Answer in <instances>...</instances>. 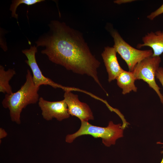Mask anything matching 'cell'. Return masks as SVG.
<instances>
[{
    "label": "cell",
    "instance_id": "9c48e42d",
    "mask_svg": "<svg viewBox=\"0 0 163 163\" xmlns=\"http://www.w3.org/2000/svg\"><path fill=\"white\" fill-rule=\"evenodd\" d=\"M117 52L113 47H105L101 53L104 65L108 75V81L110 82L116 79L124 70L118 61Z\"/></svg>",
    "mask_w": 163,
    "mask_h": 163
},
{
    "label": "cell",
    "instance_id": "e0dca14e",
    "mask_svg": "<svg viewBox=\"0 0 163 163\" xmlns=\"http://www.w3.org/2000/svg\"><path fill=\"white\" fill-rule=\"evenodd\" d=\"M7 136V133L2 128H0V139L5 138Z\"/></svg>",
    "mask_w": 163,
    "mask_h": 163
},
{
    "label": "cell",
    "instance_id": "7c38bea8",
    "mask_svg": "<svg viewBox=\"0 0 163 163\" xmlns=\"http://www.w3.org/2000/svg\"><path fill=\"white\" fill-rule=\"evenodd\" d=\"M16 74L15 70L9 69L7 71L4 66H0V92L6 94H10L13 92L9 81Z\"/></svg>",
    "mask_w": 163,
    "mask_h": 163
},
{
    "label": "cell",
    "instance_id": "52a82bcc",
    "mask_svg": "<svg viewBox=\"0 0 163 163\" xmlns=\"http://www.w3.org/2000/svg\"><path fill=\"white\" fill-rule=\"evenodd\" d=\"M43 118L46 121L56 118L59 121L69 118L70 116L67 105L63 99L56 101H50L40 97L38 102Z\"/></svg>",
    "mask_w": 163,
    "mask_h": 163
},
{
    "label": "cell",
    "instance_id": "ac0fdd59",
    "mask_svg": "<svg viewBox=\"0 0 163 163\" xmlns=\"http://www.w3.org/2000/svg\"><path fill=\"white\" fill-rule=\"evenodd\" d=\"M157 143L163 144V142H157ZM161 153H162V154H163V150L161 152ZM160 163H163V156L162 158L161 162H160Z\"/></svg>",
    "mask_w": 163,
    "mask_h": 163
},
{
    "label": "cell",
    "instance_id": "4fadbf2b",
    "mask_svg": "<svg viewBox=\"0 0 163 163\" xmlns=\"http://www.w3.org/2000/svg\"><path fill=\"white\" fill-rule=\"evenodd\" d=\"M44 0H13L10 5V10L11 12V16L18 19V15L16 13L18 7L21 4H25L28 5L44 1Z\"/></svg>",
    "mask_w": 163,
    "mask_h": 163
},
{
    "label": "cell",
    "instance_id": "6da1fadb",
    "mask_svg": "<svg viewBox=\"0 0 163 163\" xmlns=\"http://www.w3.org/2000/svg\"><path fill=\"white\" fill-rule=\"evenodd\" d=\"M48 26V31L35 42L37 47H44L41 53L67 70L91 77L103 89L97 75L100 62L91 53L81 33L58 20L51 21Z\"/></svg>",
    "mask_w": 163,
    "mask_h": 163
},
{
    "label": "cell",
    "instance_id": "5b68a950",
    "mask_svg": "<svg viewBox=\"0 0 163 163\" xmlns=\"http://www.w3.org/2000/svg\"><path fill=\"white\" fill-rule=\"evenodd\" d=\"M161 62L160 56H152L138 63L132 72L136 80H143L155 91L163 104V95L160 91L161 88L155 80L156 74Z\"/></svg>",
    "mask_w": 163,
    "mask_h": 163
},
{
    "label": "cell",
    "instance_id": "8fae6325",
    "mask_svg": "<svg viewBox=\"0 0 163 163\" xmlns=\"http://www.w3.org/2000/svg\"><path fill=\"white\" fill-rule=\"evenodd\" d=\"M116 79L117 85L122 90L123 94H128L132 91H137V88L135 84L136 80L132 72L123 70Z\"/></svg>",
    "mask_w": 163,
    "mask_h": 163
},
{
    "label": "cell",
    "instance_id": "277c9868",
    "mask_svg": "<svg viewBox=\"0 0 163 163\" xmlns=\"http://www.w3.org/2000/svg\"><path fill=\"white\" fill-rule=\"evenodd\" d=\"M110 33L114 42L113 47L126 63L129 71L132 72L138 63L153 55L152 49L140 50L131 46L117 30H112Z\"/></svg>",
    "mask_w": 163,
    "mask_h": 163
},
{
    "label": "cell",
    "instance_id": "9a60e30c",
    "mask_svg": "<svg viewBox=\"0 0 163 163\" xmlns=\"http://www.w3.org/2000/svg\"><path fill=\"white\" fill-rule=\"evenodd\" d=\"M156 78L158 80L163 87V67H159L156 74Z\"/></svg>",
    "mask_w": 163,
    "mask_h": 163
},
{
    "label": "cell",
    "instance_id": "ba28073f",
    "mask_svg": "<svg viewBox=\"0 0 163 163\" xmlns=\"http://www.w3.org/2000/svg\"><path fill=\"white\" fill-rule=\"evenodd\" d=\"M64 97L70 115L77 117L81 121L88 122L94 120L93 113L89 106L81 102L77 95L67 90L65 91Z\"/></svg>",
    "mask_w": 163,
    "mask_h": 163
},
{
    "label": "cell",
    "instance_id": "5bb4252c",
    "mask_svg": "<svg viewBox=\"0 0 163 163\" xmlns=\"http://www.w3.org/2000/svg\"><path fill=\"white\" fill-rule=\"evenodd\" d=\"M162 14H163V3L156 10L147 15V17L149 20L152 21L157 17Z\"/></svg>",
    "mask_w": 163,
    "mask_h": 163
},
{
    "label": "cell",
    "instance_id": "3957f363",
    "mask_svg": "<svg viewBox=\"0 0 163 163\" xmlns=\"http://www.w3.org/2000/svg\"><path fill=\"white\" fill-rule=\"evenodd\" d=\"M79 129L76 132L67 135L66 142L71 143L78 137L85 135H90L94 138H101L102 143L107 147L114 145L116 140L123 137L124 129L120 123L116 124L110 121L106 127H102L91 125L88 122L81 121Z\"/></svg>",
    "mask_w": 163,
    "mask_h": 163
},
{
    "label": "cell",
    "instance_id": "30bf717a",
    "mask_svg": "<svg viewBox=\"0 0 163 163\" xmlns=\"http://www.w3.org/2000/svg\"><path fill=\"white\" fill-rule=\"evenodd\" d=\"M142 43L137 45L138 49L147 46L152 48V56H160L163 53V30L147 33L142 37Z\"/></svg>",
    "mask_w": 163,
    "mask_h": 163
},
{
    "label": "cell",
    "instance_id": "7a4b0ae2",
    "mask_svg": "<svg viewBox=\"0 0 163 163\" xmlns=\"http://www.w3.org/2000/svg\"><path fill=\"white\" fill-rule=\"evenodd\" d=\"M39 88L35 85L31 72L27 69L26 81L23 85L16 92L6 94L2 102L3 107L9 110L12 121L18 124L21 123V116L23 110L28 105L38 102Z\"/></svg>",
    "mask_w": 163,
    "mask_h": 163
},
{
    "label": "cell",
    "instance_id": "2e32d148",
    "mask_svg": "<svg viewBox=\"0 0 163 163\" xmlns=\"http://www.w3.org/2000/svg\"><path fill=\"white\" fill-rule=\"evenodd\" d=\"M136 1L135 0H116L113 1L114 3L120 5L131 2Z\"/></svg>",
    "mask_w": 163,
    "mask_h": 163
},
{
    "label": "cell",
    "instance_id": "8992f818",
    "mask_svg": "<svg viewBox=\"0 0 163 163\" xmlns=\"http://www.w3.org/2000/svg\"><path fill=\"white\" fill-rule=\"evenodd\" d=\"M22 52L27 58L25 62L30 67L32 72L33 80L35 86L40 88L41 85H49L55 88H60L65 91L69 89L70 87L56 83L43 75L36 59V53L37 52V46H31L29 49L22 50Z\"/></svg>",
    "mask_w": 163,
    "mask_h": 163
}]
</instances>
